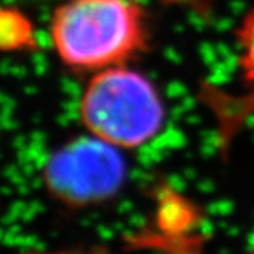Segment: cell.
Segmentation results:
<instances>
[{
	"mask_svg": "<svg viewBox=\"0 0 254 254\" xmlns=\"http://www.w3.org/2000/svg\"><path fill=\"white\" fill-rule=\"evenodd\" d=\"M59 60L78 72L126 66L149 46V20L138 0H66L51 17Z\"/></svg>",
	"mask_w": 254,
	"mask_h": 254,
	"instance_id": "6da1fadb",
	"label": "cell"
},
{
	"mask_svg": "<svg viewBox=\"0 0 254 254\" xmlns=\"http://www.w3.org/2000/svg\"><path fill=\"white\" fill-rule=\"evenodd\" d=\"M80 120L92 136L117 149H136L161 132L166 107L147 77L117 66L95 72L87 81Z\"/></svg>",
	"mask_w": 254,
	"mask_h": 254,
	"instance_id": "7a4b0ae2",
	"label": "cell"
},
{
	"mask_svg": "<svg viewBox=\"0 0 254 254\" xmlns=\"http://www.w3.org/2000/svg\"><path fill=\"white\" fill-rule=\"evenodd\" d=\"M48 193L66 207L81 208L109 201L126 179V162L118 149L95 136L67 141L42 170Z\"/></svg>",
	"mask_w": 254,
	"mask_h": 254,
	"instance_id": "3957f363",
	"label": "cell"
},
{
	"mask_svg": "<svg viewBox=\"0 0 254 254\" xmlns=\"http://www.w3.org/2000/svg\"><path fill=\"white\" fill-rule=\"evenodd\" d=\"M35 34L28 17L12 8L0 6V52L35 49Z\"/></svg>",
	"mask_w": 254,
	"mask_h": 254,
	"instance_id": "277c9868",
	"label": "cell"
},
{
	"mask_svg": "<svg viewBox=\"0 0 254 254\" xmlns=\"http://www.w3.org/2000/svg\"><path fill=\"white\" fill-rule=\"evenodd\" d=\"M239 46V69L245 81L254 84V3L245 12L236 29Z\"/></svg>",
	"mask_w": 254,
	"mask_h": 254,
	"instance_id": "5b68a950",
	"label": "cell"
},
{
	"mask_svg": "<svg viewBox=\"0 0 254 254\" xmlns=\"http://www.w3.org/2000/svg\"><path fill=\"white\" fill-rule=\"evenodd\" d=\"M20 254H101L94 251H81V250H32Z\"/></svg>",
	"mask_w": 254,
	"mask_h": 254,
	"instance_id": "8992f818",
	"label": "cell"
},
{
	"mask_svg": "<svg viewBox=\"0 0 254 254\" xmlns=\"http://www.w3.org/2000/svg\"><path fill=\"white\" fill-rule=\"evenodd\" d=\"M250 254H254V250H253V251H251V253H250Z\"/></svg>",
	"mask_w": 254,
	"mask_h": 254,
	"instance_id": "52a82bcc",
	"label": "cell"
}]
</instances>
